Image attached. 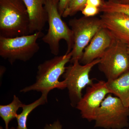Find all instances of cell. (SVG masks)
Wrapping results in <instances>:
<instances>
[{
	"label": "cell",
	"mask_w": 129,
	"mask_h": 129,
	"mask_svg": "<svg viewBox=\"0 0 129 129\" xmlns=\"http://www.w3.org/2000/svg\"><path fill=\"white\" fill-rule=\"evenodd\" d=\"M71 52L61 56L47 60L38 67L36 82L34 84L22 89L20 92L25 93L32 91L48 95L55 89H64L67 88L65 80L60 81L59 79L66 70V64L72 58Z\"/></svg>",
	"instance_id": "obj_1"
},
{
	"label": "cell",
	"mask_w": 129,
	"mask_h": 129,
	"mask_svg": "<svg viewBox=\"0 0 129 129\" xmlns=\"http://www.w3.org/2000/svg\"><path fill=\"white\" fill-rule=\"evenodd\" d=\"M29 34V16L22 0H0V36Z\"/></svg>",
	"instance_id": "obj_2"
},
{
	"label": "cell",
	"mask_w": 129,
	"mask_h": 129,
	"mask_svg": "<svg viewBox=\"0 0 129 129\" xmlns=\"http://www.w3.org/2000/svg\"><path fill=\"white\" fill-rule=\"evenodd\" d=\"M58 0H46L45 8L47 15L48 29L42 37V40L48 45L51 52L55 56L60 52V42L65 41L69 53L72 51L74 45L73 32L61 18L58 9Z\"/></svg>",
	"instance_id": "obj_3"
},
{
	"label": "cell",
	"mask_w": 129,
	"mask_h": 129,
	"mask_svg": "<svg viewBox=\"0 0 129 129\" xmlns=\"http://www.w3.org/2000/svg\"><path fill=\"white\" fill-rule=\"evenodd\" d=\"M43 35L38 32L12 38L0 36V56L11 64L17 60L27 61L39 50L37 40Z\"/></svg>",
	"instance_id": "obj_4"
},
{
	"label": "cell",
	"mask_w": 129,
	"mask_h": 129,
	"mask_svg": "<svg viewBox=\"0 0 129 129\" xmlns=\"http://www.w3.org/2000/svg\"><path fill=\"white\" fill-rule=\"evenodd\" d=\"M129 108L117 97L108 94L97 111L95 127L106 129H123L129 126Z\"/></svg>",
	"instance_id": "obj_5"
},
{
	"label": "cell",
	"mask_w": 129,
	"mask_h": 129,
	"mask_svg": "<svg viewBox=\"0 0 129 129\" xmlns=\"http://www.w3.org/2000/svg\"><path fill=\"white\" fill-rule=\"evenodd\" d=\"M100 61V58H98L82 65L79 61L76 60L67 67L63 77L66 82L73 107L76 106L82 98V91L84 88L94 83L90 78L89 73L92 68L98 64Z\"/></svg>",
	"instance_id": "obj_6"
},
{
	"label": "cell",
	"mask_w": 129,
	"mask_h": 129,
	"mask_svg": "<svg viewBox=\"0 0 129 129\" xmlns=\"http://www.w3.org/2000/svg\"><path fill=\"white\" fill-rule=\"evenodd\" d=\"M69 24L74 38L70 61L72 63L76 60H80L85 48L97 32L103 27L100 19L84 16L70 19Z\"/></svg>",
	"instance_id": "obj_7"
},
{
	"label": "cell",
	"mask_w": 129,
	"mask_h": 129,
	"mask_svg": "<svg viewBox=\"0 0 129 129\" xmlns=\"http://www.w3.org/2000/svg\"><path fill=\"white\" fill-rule=\"evenodd\" d=\"M98 68L107 81L113 80L129 69L127 44L117 40L100 58Z\"/></svg>",
	"instance_id": "obj_8"
},
{
	"label": "cell",
	"mask_w": 129,
	"mask_h": 129,
	"mask_svg": "<svg viewBox=\"0 0 129 129\" xmlns=\"http://www.w3.org/2000/svg\"><path fill=\"white\" fill-rule=\"evenodd\" d=\"M109 94L111 92L104 81H99L88 86L85 94L76 106L82 118L89 122L94 121L97 111Z\"/></svg>",
	"instance_id": "obj_9"
},
{
	"label": "cell",
	"mask_w": 129,
	"mask_h": 129,
	"mask_svg": "<svg viewBox=\"0 0 129 129\" xmlns=\"http://www.w3.org/2000/svg\"><path fill=\"white\" fill-rule=\"evenodd\" d=\"M116 40L110 31L103 27L96 34L89 44L85 48L80 62L85 64L101 58Z\"/></svg>",
	"instance_id": "obj_10"
},
{
	"label": "cell",
	"mask_w": 129,
	"mask_h": 129,
	"mask_svg": "<svg viewBox=\"0 0 129 129\" xmlns=\"http://www.w3.org/2000/svg\"><path fill=\"white\" fill-rule=\"evenodd\" d=\"M100 19L103 27L110 31L117 40L129 44V16L120 13H103Z\"/></svg>",
	"instance_id": "obj_11"
},
{
	"label": "cell",
	"mask_w": 129,
	"mask_h": 129,
	"mask_svg": "<svg viewBox=\"0 0 129 129\" xmlns=\"http://www.w3.org/2000/svg\"><path fill=\"white\" fill-rule=\"evenodd\" d=\"M28 13L30 34L42 32L47 22L46 0H22Z\"/></svg>",
	"instance_id": "obj_12"
},
{
	"label": "cell",
	"mask_w": 129,
	"mask_h": 129,
	"mask_svg": "<svg viewBox=\"0 0 129 129\" xmlns=\"http://www.w3.org/2000/svg\"><path fill=\"white\" fill-rule=\"evenodd\" d=\"M111 94L121 100L125 106L129 108V69L117 78L106 81Z\"/></svg>",
	"instance_id": "obj_13"
},
{
	"label": "cell",
	"mask_w": 129,
	"mask_h": 129,
	"mask_svg": "<svg viewBox=\"0 0 129 129\" xmlns=\"http://www.w3.org/2000/svg\"><path fill=\"white\" fill-rule=\"evenodd\" d=\"M23 105L18 97L14 95L12 102L7 105L0 106V116L5 122L6 129H9V123L16 118L18 110Z\"/></svg>",
	"instance_id": "obj_14"
},
{
	"label": "cell",
	"mask_w": 129,
	"mask_h": 129,
	"mask_svg": "<svg viewBox=\"0 0 129 129\" xmlns=\"http://www.w3.org/2000/svg\"><path fill=\"white\" fill-rule=\"evenodd\" d=\"M47 95L42 94L39 99L34 102L27 105L23 104L22 108V111L20 114H18L16 118L18 123L17 129H28L27 121L29 115L37 107L47 102Z\"/></svg>",
	"instance_id": "obj_15"
},
{
	"label": "cell",
	"mask_w": 129,
	"mask_h": 129,
	"mask_svg": "<svg viewBox=\"0 0 129 129\" xmlns=\"http://www.w3.org/2000/svg\"><path fill=\"white\" fill-rule=\"evenodd\" d=\"M99 9L103 13H120L129 16V5L121 3L119 0H103Z\"/></svg>",
	"instance_id": "obj_16"
},
{
	"label": "cell",
	"mask_w": 129,
	"mask_h": 129,
	"mask_svg": "<svg viewBox=\"0 0 129 129\" xmlns=\"http://www.w3.org/2000/svg\"><path fill=\"white\" fill-rule=\"evenodd\" d=\"M88 0H70L62 17L66 18L74 16L79 11H81Z\"/></svg>",
	"instance_id": "obj_17"
},
{
	"label": "cell",
	"mask_w": 129,
	"mask_h": 129,
	"mask_svg": "<svg viewBox=\"0 0 129 129\" xmlns=\"http://www.w3.org/2000/svg\"><path fill=\"white\" fill-rule=\"evenodd\" d=\"M81 12L85 17H93L99 13L100 9L99 8L86 4Z\"/></svg>",
	"instance_id": "obj_18"
},
{
	"label": "cell",
	"mask_w": 129,
	"mask_h": 129,
	"mask_svg": "<svg viewBox=\"0 0 129 129\" xmlns=\"http://www.w3.org/2000/svg\"><path fill=\"white\" fill-rule=\"evenodd\" d=\"M70 0H58V9L59 13L62 16L67 8Z\"/></svg>",
	"instance_id": "obj_19"
},
{
	"label": "cell",
	"mask_w": 129,
	"mask_h": 129,
	"mask_svg": "<svg viewBox=\"0 0 129 129\" xmlns=\"http://www.w3.org/2000/svg\"><path fill=\"white\" fill-rule=\"evenodd\" d=\"M44 129H62V125L60 121L56 120L51 124H46L44 127Z\"/></svg>",
	"instance_id": "obj_20"
},
{
	"label": "cell",
	"mask_w": 129,
	"mask_h": 129,
	"mask_svg": "<svg viewBox=\"0 0 129 129\" xmlns=\"http://www.w3.org/2000/svg\"><path fill=\"white\" fill-rule=\"evenodd\" d=\"M103 1V0H88L86 5H92L99 8L102 6Z\"/></svg>",
	"instance_id": "obj_21"
},
{
	"label": "cell",
	"mask_w": 129,
	"mask_h": 129,
	"mask_svg": "<svg viewBox=\"0 0 129 129\" xmlns=\"http://www.w3.org/2000/svg\"><path fill=\"white\" fill-rule=\"evenodd\" d=\"M119 1L123 4L129 5V0H119Z\"/></svg>",
	"instance_id": "obj_22"
},
{
	"label": "cell",
	"mask_w": 129,
	"mask_h": 129,
	"mask_svg": "<svg viewBox=\"0 0 129 129\" xmlns=\"http://www.w3.org/2000/svg\"><path fill=\"white\" fill-rule=\"evenodd\" d=\"M127 51H128V55L129 58V44H127Z\"/></svg>",
	"instance_id": "obj_23"
},
{
	"label": "cell",
	"mask_w": 129,
	"mask_h": 129,
	"mask_svg": "<svg viewBox=\"0 0 129 129\" xmlns=\"http://www.w3.org/2000/svg\"><path fill=\"white\" fill-rule=\"evenodd\" d=\"M9 129H17V128H16L14 127H12L11 128H10Z\"/></svg>",
	"instance_id": "obj_24"
},
{
	"label": "cell",
	"mask_w": 129,
	"mask_h": 129,
	"mask_svg": "<svg viewBox=\"0 0 129 129\" xmlns=\"http://www.w3.org/2000/svg\"><path fill=\"white\" fill-rule=\"evenodd\" d=\"M124 129H129V128H125Z\"/></svg>",
	"instance_id": "obj_25"
}]
</instances>
